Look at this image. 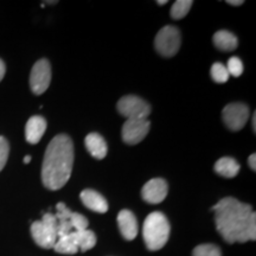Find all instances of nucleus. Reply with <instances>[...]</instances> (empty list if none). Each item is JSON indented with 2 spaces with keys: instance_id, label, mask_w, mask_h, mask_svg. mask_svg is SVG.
I'll return each mask as SVG.
<instances>
[{
  "instance_id": "4be33fe9",
  "label": "nucleus",
  "mask_w": 256,
  "mask_h": 256,
  "mask_svg": "<svg viewBox=\"0 0 256 256\" xmlns=\"http://www.w3.org/2000/svg\"><path fill=\"white\" fill-rule=\"evenodd\" d=\"M69 220L72 228L75 229V232H81V230H86L88 228V220L78 212H72Z\"/></svg>"
},
{
  "instance_id": "20e7f679",
  "label": "nucleus",
  "mask_w": 256,
  "mask_h": 256,
  "mask_svg": "<svg viewBox=\"0 0 256 256\" xmlns=\"http://www.w3.org/2000/svg\"><path fill=\"white\" fill-rule=\"evenodd\" d=\"M31 236L42 248H54L57 241V218L55 215L44 214L43 218L31 224Z\"/></svg>"
},
{
  "instance_id": "393cba45",
  "label": "nucleus",
  "mask_w": 256,
  "mask_h": 256,
  "mask_svg": "<svg viewBox=\"0 0 256 256\" xmlns=\"http://www.w3.org/2000/svg\"><path fill=\"white\" fill-rule=\"evenodd\" d=\"M56 210L57 212L55 214V217L57 218V220H70V216H72V211L68 209L64 203H58L56 206Z\"/></svg>"
},
{
  "instance_id": "9d476101",
  "label": "nucleus",
  "mask_w": 256,
  "mask_h": 256,
  "mask_svg": "<svg viewBox=\"0 0 256 256\" xmlns=\"http://www.w3.org/2000/svg\"><path fill=\"white\" fill-rule=\"evenodd\" d=\"M168 186L165 179L153 178L144 185L142 190V200L148 204H159L168 196Z\"/></svg>"
},
{
  "instance_id": "2eb2a0df",
  "label": "nucleus",
  "mask_w": 256,
  "mask_h": 256,
  "mask_svg": "<svg viewBox=\"0 0 256 256\" xmlns=\"http://www.w3.org/2000/svg\"><path fill=\"white\" fill-rule=\"evenodd\" d=\"M215 171L220 177L234 178L238 174L240 164L234 158L223 156V158L217 160V162L215 164Z\"/></svg>"
},
{
  "instance_id": "423d86ee",
  "label": "nucleus",
  "mask_w": 256,
  "mask_h": 256,
  "mask_svg": "<svg viewBox=\"0 0 256 256\" xmlns=\"http://www.w3.org/2000/svg\"><path fill=\"white\" fill-rule=\"evenodd\" d=\"M180 43L182 38L179 30L177 28L171 26V25L162 28L156 34L154 40L156 50L164 57L174 56L180 48Z\"/></svg>"
},
{
  "instance_id": "a211bd4d",
  "label": "nucleus",
  "mask_w": 256,
  "mask_h": 256,
  "mask_svg": "<svg viewBox=\"0 0 256 256\" xmlns=\"http://www.w3.org/2000/svg\"><path fill=\"white\" fill-rule=\"evenodd\" d=\"M54 249H55L56 252L66 255H74L78 252V249L75 246V243H74L70 234L66 236H62V238H57L55 246H54Z\"/></svg>"
},
{
  "instance_id": "c756f323",
  "label": "nucleus",
  "mask_w": 256,
  "mask_h": 256,
  "mask_svg": "<svg viewBox=\"0 0 256 256\" xmlns=\"http://www.w3.org/2000/svg\"><path fill=\"white\" fill-rule=\"evenodd\" d=\"M252 130H254V133L256 132V114L255 113L252 114Z\"/></svg>"
},
{
  "instance_id": "2f4dec72",
  "label": "nucleus",
  "mask_w": 256,
  "mask_h": 256,
  "mask_svg": "<svg viewBox=\"0 0 256 256\" xmlns=\"http://www.w3.org/2000/svg\"><path fill=\"white\" fill-rule=\"evenodd\" d=\"M166 2H166V0H162V2H156V4L160 5V6H162V5H165Z\"/></svg>"
},
{
  "instance_id": "dca6fc26",
  "label": "nucleus",
  "mask_w": 256,
  "mask_h": 256,
  "mask_svg": "<svg viewBox=\"0 0 256 256\" xmlns=\"http://www.w3.org/2000/svg\"><path fill=\"white\" fill-rule=\"evenodd\" d=\"M70 236L76 247L81 252H87L96 244V236L92 230L86 229L81 232H72Z\"/></svg>"
},
{
  "instance_id": "0eeeda50",
  "label": "nucleus",
  "mask_w": 256,
  "mask_h": 256,
  "mask_svg": "<svg viewBox=\"0 0 256 256\" xmlns=\"http://www.w3.org/2000/svg\"><path fill=\"white\" fill-rule=\"evenodd\" d=\"M51 82V66L49 60H37L30 74V87L34 94L40 95L49 88Z\"/></svg>"
},
{
  "instance_id": "5701e85b",
  "label": "nucleus",
  "mask_w": 256,
  "mask_h": 256,
  "mask_svg": "<svg viewBox=\"0 0 256 256\" xmlns=\"http://www.w3.org/2000/svg\"><path fill=\"white\" fill-rule=\"evenodd\" d=\"M226 70H228L229 75L235 76V78H238V76L242 75L243 72V63L242 60L238 58V57H232L228 60V66H226Z\"/></svg>"
},
{
  "instance_id": "412c9836",
  "label": "nucleus",
  "mask_w": 256,
  "mask_h": 256,
  "mask_svg": "<svg viewBox=\"0 0 256 256\" xmlns=\"http://www.w3.org/2000/svg\"><path fill=\"white\" fill-rule=\"evenodd\" d=\"M194 256H222L220 249L215 244H200L194 249Z\"/></svg>"
},
{
  "instance_id": "f257e3e1",
  "label": "nucleus",
  "mask_w": 256,
  "mask_h": 256,
  "mask_svg": "<svg viewBox=\"0 0 256 256\" xmlns=\"http://www.w3.org/2000/svg\"><path fill=\"white\" fill-rule=\"evenodd\" d=\"M216 228L228 243L255 241L256 215L249 204L232 197L220 200L215 206Z\"/></svg>"
},
{
  "instance_id": "9b49d317",
  "label": "nucleus",
  "mask_w": 256,
  "mask_h": 256,
  "mask_svg": "<svg viewBox=\"0 0 256 256\" xmlns=\"http://www.w3.org/2000/svg\"><path fill=\"white\" fill-rule=\"evenodd\" d=\"M118 226L121 235L127 241H132L138 235V222L132 211L121 210L118 215Z\"/></svg>"
},
{
  "instance_id": "39448f33",
  "label": "nucleus",
  "mask_w": 256,
  "mask_h": 256,
  "mask_svg": "<svg viewBox=\"0 0 256 256\" xmlns=\"http://www.w3.org/2000/svg\"><path fill=\"white\" fill-rule=\"evenodd\" d=\"M118 110L127 120H147L151 113V106L136 95H127L118 102Z\"/></svg>"
},
{
  "instance_id": "aec40b11",
  "label": "nucleus",
  "mask_w": 256,
  "mask_h": 256,
  "mask_svg": "<svg viewBox=\"0 0 256 256\" xmlns=\"http://www.w3.org/2000/svg\"><path fill=\"white\" fill-rule=\"evenodd\" d=\"M211 78L217 83H226L229 80V72L222 63H214L210 70Z\"/></svg>"
},
{
  "instance_id": "f3484780",
  "label": "nucleus",
  "mask_w": 256,
  "mask_h": 256,
  "mask_svg": "<svg viewBox=\"0 0 256 256\" xmlns=\"http://www.w3.org/2000/svg\"><path fill=\"white\" fill-rule=\"evenodd\" d=\"M214 44L217 49L220 51H232L238 48V38L232 32L226 30H220L217 31L214 34Z\"/></svg>"
},
{
  "instance_id": "6ab92c4d",
  "label": "nucleus",
  "mask_w": 256,
  "mask_h": 256,
  "mask_svg": "<svg viewBox=\"0 0 256 256\" xmlns=\"http://www.w3.org/2000/svg\"><path fill=\"white\" fill-rule=\"evenodd\" d=\"M194 2L191 0H177L171 8V17L172 19H182L188 14L191 6Z\"/></svg>"
},
{
  "instance_id": "4468645a",
  "label": "nucleus",
  "mask_w": 256,
  "mask_h": 256,
  "mask_svg": "<svg viewBox=\"0 0 256 256\" xmlns=\"http://www.w3.org/2000/svg\"><path fill=\"white\" fill-rule=\"evenodd\" d=\"M86 147L88 152L96 159H104L107 156V142L98 133H90L86 136Z\"/></svg>"
},
{
  "instance_id": "f03ea898",
  "label": "nucleus",
  "mask_w": 256,
  "mask_h": 256,
  "mask_svg": "<svg viewBox=\"0 0 256 256\" xmlns=\"http://www.w3.org/2000/svg\"><path fill=\"white\" fill-rule=\"evenodd\" d=\"M74 145L72 138L58 134L46 147L42 166V182L49 190H60L68 183L72 171Z\"/></svg>"
},
{
  "instance_id": "ddd939ff",
  "label": "nucleus",
  "mask_w": 256,
  "mask_h": 256,
  "mask_svg": "<svg viewBox=\"0 0 256 256\" xmlns=\"http://www.w3.org/2000/svg\"><path fill=\"white\" fill-rule=\"evenodd\" d=\"M82 203L84 204L88 209H90L95 212L104 214L108 210V203L104 200L102 194H98V191L92 190V188H86L80 194Z\"/></svg>"
},
{
  "instance_id": "a878e982",
  "label": "nucleus",
  "mask_w": 256,
  "mask_h": 256,
  "mask_svg": "<svg viewBox=\"0 0 256 256\" xmlns=\"http://www.w3.org/2000/svg\"><path fill=\"white\" fill-rule=\"evenodd\" d=\"M72 224H70L69 220H57V238H62V236H66L72 232Z\"/></svg>"
},
{
  "instance_id": "f8f14e48",
  "label": "nucleus",
  "mask_w": 256,
  "mask_h": 256,
  "mask_svg": "<svg viewBox=\"0 0 256 256\" xmlns=\"http://www.w3.org/2000/svg\"><path fill=\"white\" fill-rule=\"evenodd\" d=\"M46 130V121L43 116L34 115L31 116L25 126V138L26 142L34 145L40 142L42 136H44Z\"/></svg>"
},
{
  "instance_id": "b1692460",
  "label": "nucleus",
  "mask_w": 256,
  "mask_h": 256,
  "mask_svg": "<svg viewBox=\"0 0 256 256\" xmlns=\"http://www.w3.org/2000/svg\"><path fill=\"white\" fill-rule=\"evenodd\" d=\"M10 145L4 136H0V171L5 168L8 159Z\"/></svg>"
},
{
  "instance_id": "bb28decb",
  "label": "nucleus",
  "mask_w": 256,
  "mask_h": 256,
  "mask_svg": "<svg viewBox=\"0 0 256 256\" xmlns=\"http://www.w3.org/2000/svg\"><path fill=\"white\" fill-rule=\"evenodd\" d=\"M248 165H249V168L252 170V171H255L256 170V154L255 153H252V154L249 156Z\"/></svg>"
},
{
  "instance_id": "7c9ffc66",
  "label": "nucleus",
  "mask_w": 256,
  "mask_h": 256,
  "mask_svg": "<svg viewBox=\"0 0 256 256\" xmlns=\"http://www.w3.org/2000/svg\"><path fill=\"white\" fill-rule=\"evenodd\" d=\"M31 162V156H25V158H24V162H25V164H28V162Z\"/></svg>"
},
{
  "instance_id": "6e6552de",
  "label": "nucleus",
  "mask_w": 256,
  "mask_h": 256,
  "mask_svg": "<svg viewBox=\"0 0 256 256\" xmlns=\"http://www.w3.org/2000/svg\"><path fill=\"white\" fill-rule=\"evenodd\" d=\"M223 121L232 130H241L249 119V107L244 104H230L223 110Z\"/></svg>"
},
{
  "instance_id": "c85d7f7f",
  "label": "nucleus",
  "mask_w": 256,
  "mask_h": 256,
  "mask_svg": "<svg viewBox=\"0 0 256 256\" xmlns=\"http://www.w3.org/2000/svg\"><path fill=\"white\" fill-rule=\"evenodd\" d=\"M228 2L229 5H234V6H240V5H242L243 4V0H228Z\"/></svg>"
},
{
  "instance_id": "7ed1b4c3",
  "label": "nucleus",
  "mask_w": 256,
  "mask_h": 256,
  "mask_svg": "<svg viewBox=\"0 0 256 256\" xmlns=\"http://www.w3.org/2000/svg\"><path fill=\"white\" fill-rule=\"evenodd\" d=\"M170 230V223L164 214L159 211L150 214L144 222L142 228L146 247L152 252L162 249L168 241Z\"/></svg>"
},
{
  "instance_id": "1a4fd4ad",
  "label": "nucleus",
  "mask_w": 256,
  "mask_h": 256,
  "mask_svg": "<svg viewBox=\"0 0 256 256\" xmlns=\"http://www.w3.org/2000/svg\"><path fill=\"white\" fill-rule=\"evenodd\" d=\"M148 120H127L122 126V140L128 145H136L150 132Z\"/></svg>"
},
{
  "instance_id": "cd10ccee",
  "label": "nucleus",
  "mask_w": 256,
  "mask_h": 256,
  "mask_svg": "<svg viewBox=\"0 0 256 256\" xmlns=\"http://www.w3.org/2000/svg\"><path fill=\"white\" fill-rule=\"evenodd\" d=\"M5 72H6L5 63L2 62V60H0V81H2V80L4 78V76H5Z\"/></svg>"
}]
</instances>
